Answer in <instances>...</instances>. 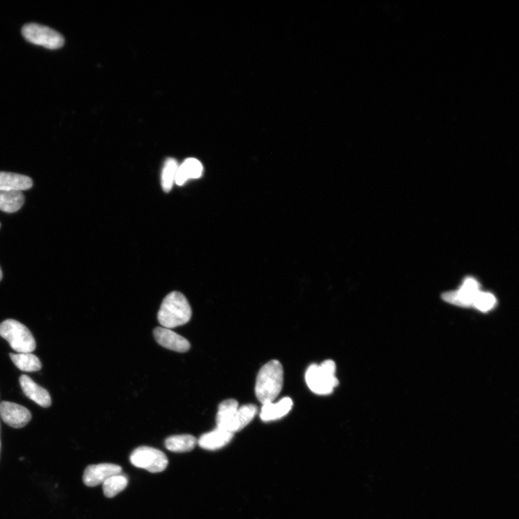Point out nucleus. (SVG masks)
<instances>
[{
    "label": "nucleus",
    "instance_id": "1",
    "mask_svg": "<svg viewBox=\"0 0 519 519\" xmlns=\"http://www.w3.org/2000/svg\"><path fill=\"white\" fill-rule=\"evenodd\" d=\"M192 310L182 293L173 291L163 300L157 314V320L161 327L173 329L188 323Z\"/></svg>",
    "mask_w": 519,
    "mask_h": 519
},
{
    "label": "nucleus",
    "instance_id": "2",
    "mask_svg": "<svg viewBox=\"0 0 519 519\" xmlns=\"http://www.w3.org/2000/svg\"><path fill=\"white\" fill-rule=\"evenodd\" d=\"M284 383V370L277 360L265 364L260 370L256 385L258 400L264 404L273 402L282 392Z\"/></svg>",
    "mask_w": 519,
    "mask_h": 519
},
{
    "label": "nucleus",
    "instance_id": "3",
    "mask_svg": "<svg viewBox=\"0 0 519 519\" xmlns=\"http://www.w3.org/2000/svg\"><path fill=\"white\" fill-rule=\"evenodd\" d=\"M335 372L336 365L332 360H326L320 366L310 365L305 374L308 388L319 395L331 394L339 383L335 377Z\"/></svg>",
    "mask_w": 519,
    "mask_h": 519
},
{
    "label": "nucleus",
    "instance_id": "4",
    "mask_svg": "<svg viewBox=\"0 0 519 519\" xmlns=\"http://www.w3.org/2000/svg\"><path fill=\"white\" fill-rule=\"evenodd\" d=\"M0 336L18 353H31L36 348L31 332L24 324L15 320L8 319L0 323Z\"/></svg>",
    "mask_w": 519,
    "mask_h": 519
},
{
    "label": "nucleus",
    "instance_id": "5",
    "mask_svg": "<svg viewBox=\"0 0 519 519\" xmlns=\"http://www.w3.org/2000/svg\"><path fill=\"white\" fill-rule=\"evenodd\" d=\"M21 32L30 43L49 50L59 49L64 44V38L59 32L36 22L25 24Z\"/></svg>",
    "mask_w": 519,
    "mask_h": 519
},
{
    "label": "nucleus",
    "instance_id": "6",
    "mask_svg": "<svg viewBox=\"0 0 519 519\" xmlns=\"http://www.w3.org/2000/svg\"><path fill=\"white\" fill-rule=\"evenodd\" d=\"M129 460L133 466L152 473L163 472L168 465V460L163 451L146 446L135 448Z\"/></svg>",
    "mask_w": 519,
    "mask_h": 519
},
{
    "label": "nucleus",
    "instance_id": "7",
    "mask_svg": "<svg viewBox=\"0 0 519 519\" xmlns=\"http://www.w3.org/2000/svg\"><path fill=\"white\" fill-rule=\"evenodd\" d=\"M480 291L478 282L475 279L467 278L458 290L444 293L442 299L451 305L468 307L473 306Z\"/></svg>",
    "mask_w": 519,
    "mask_h": 519
},
{
    "label": "nucleus",
    "instance_id": "8",
    "mask_svg": "<svg viewBox=\"0 0 519 519\" xmlns=\"http://www.w3.org/2000/svg\"><path fill=\"white\" fill-rule=\"evenodd\" d=\"M122 472V467L115 464L102 463L89 465L85 469L82 481L87 487H96L103 484L110 477L118 475Z\"/></svg>",
    "mask_w": 519,
    "mask_h": 519
},
{
    "label": "nucleus",
    "instance_id": "9",
    "mask_svg": "<svg viewBox=\"0 0 519 519\" xmlns=\"http://www.w3.org/2000/svg\"><path fill=\"white\" fill-rule=\"evenodd\" d=\"M0 416L7 425L15 428L25 427L32 418L29 410L24 406L7 401L0 403Z\"/></svg>",
    "mask_w": 519,
    "mask_h": 519
},
{
    "label": "nucleus",
    "instance_id": "10",
    "mask_svg": "<svg viewBox=\"0 0 519 519\" xmlns=\"http://www.w3.org/2000/svg\"><path fill=\"white\" fill-rule=\"evenodd\" d=\"M153 334L157 344L167 349L185 353L191 349L189 342L171 329L157 327L154 330Z\"/></svg>",
    "mask_w": 519,
    "mask_h": 519
},
{
    "label": "nucleus",
    "instance_id": "11",
    "mask_svg": "<svg viewBox=\"0 0 519 519\" xmlns=\"http://www.w3.org/2000/svg\"><path fill=\"white\" fill-rule=\"evenodd\" d=\"M19 382L22 392L25 395L41 406L43 408H49L52 404V398L47 390L41 388L27 375H22Z\"/></svg>",
    "mask_w": 519,
    "mask_h": 519
},
{
    "label": "nucleus",
    "instance_id": "12",
    "mask_svg": "<svg viewBox=\"0 0 519 519\" xmlns=\"http://www.w3.org/2000/svg\"><path fill=\"white\" fill-rule=\"evenodd\" d=\"M234 434L217 427L214 430L203 434L198 440V446L204 449L214 451L228 444Z\"/></svg>",
    "mask_w": 519,
    "mask_h": 519
},
{
    "label": "nucleus",
    "instance_id": "13",
    "mask_svg": "<svg viewBox=\"0 0 519 519\" xmlns=\"http://www.w3.org/2000/svg\"><path fill=\"white\" fill-rule=\"evenodd\" d=\"M33 180L27 175L0 172V191H22L31 189Z\"/></svg>",
    "mask_w": 519,
    "mask_h": 519
},
{
    "label": "nucleus",
    "instance_id": "14",
    "mask_svg": "<svg viewBox=\"0 0 519 519\" xmlns=\"http://www.w3.org/2000/svg\"><path fill=\"white\" fill-rule=\"evenodd\" d=\"M293 407V401L289 397H284L277 403L264 404L261 413L263 421L279 420L288 414Z\"/></svg>",
    "mask_w": 519,
    "mask_h": 519
},
{
    "label": "nucleus",
    "instance_id": "15",
    "mask_svg": "<svg viewBox=\"0 0 519 519\" xmlns=\"http://www.w3.org/2000/svg\"><path fill=\"white\" fill-rule=\"evenodd\" d=\"M238 409V402L235 399L226 400L221 402L216 417L217 427L229 432L230 426Z\"/></svg>",
    "mask_w": 519,
    "mask_h": 519
},
{
    "label": "nucleus",
    "instance_id": "16",
    "mask_svg": "<svg viewBox=\"0 0 519 519\" xmlns=\"http://www.w3.org/2000/svg\"><path fill=\"white\" fill-rule=\"evenodd\" d=\"M204 170L202 164L195 158H189L177 168L175 183L178 186L184 185L189 179L199 178Z\"/></svg>",
    "mask_w": 519,
    "mask_h": 519
},
{
    "label": "nucleus",
    "instance_id": "17",
    "mask_svg": "<svg viewBox=\"0 0 519 519\" xmlns=\"http://www.w3.org/2000/svg\"><path fill=\"white\" fill-rule=\"evenodd\" d=\"M25 203V196L22 191H0V210L6 213L19 211Z\"/></svg>",
    "mask_w": 519,
    "mask_h": 519
},
{
    "label": "nucleus",
    "instance_id": "18",
    "mask_svg": "<svg viewBox=\"0 0 519 519\" xmlns=\"http://www.w3.org/2000/svg\"><path fill=\"white\" fill-rule=\"evenodd\" d=\"M196 444L198 440L190 434L172 436L165 441L166 448L175 453H189L194 449Z\"/></svg>",
    "mask_w": 519,
    "mask_h": 519
},
{
    "label": "nucleus",
    "instance_id": "19",
    "mask_svg": "<svg viewBox=\"0 0 519 519\" xmlns=\"http://www.w3.org/2000/svg\"><path fill=\"white\" fill-rule=\"evenodd\" d=\"M258 409L254 404H245L239 408L230 426L229 432L235 434L243 428L254 418Z\"/></svg>",
    "mask_w": 519,
    "mask_h": 519
},
{
    "label": "nucleus",
    "instance_id": "20",
    "mask_svg": "<svg viewBox=\"0 0 519 519\" xmlns=\"http://www.w3.org/2000/svg\"><path fill=\"white\" fill-rule=\"evenodd\" d=\"M10 356L14 365L21 371L34 372L42 367L39 358L31 353H10Z\"/></svg>",
    "mask_w": 519,
    "mask_h": 519
},
{
    "label": "nucleus",
    "instance_id": "21",
    "mask_svg": "<svg viewBox=\"0 0 519 519\" xmlns=\"http://www.w3.org/2000/svg\"><path fill=\"white\" fill-rule=\"evenodd\" d=\"M129 479L125 474L112 476L103 483V494L108 499L114 498L128 485Z\"/></svg>",
    "mask_w": 519,
    "mask_h": 519
},
{
    "label": "nucleus",
    "instance_id": "22",
    "mask_svg": "<svg viewBox=\"0 0 519 519\" xmlns=\"http://www.w3.org/2000/svg\"><path fill=\"white\" fill-rule=\"evenodd\" d=\"M178 167L177 162L173 158H170L165 163L161 183L163 189L166 193L170 192L173 187Z\"/></svg>",
    "mask_w": 519,
    "mask_h": 519
},
{
    "label": "nucleus",
    "instance_id": "23",
    "mask_svg": "<svg viewBox=\"0 0 519 519\" xmlns=\"http://www.w3.org/2000/svg\"><path fill=\"white\" fill-rule=\"evenodd\" d=\"M495 304L496 299L493 295L488 292L480 291L475 301H474L473 307L485 312L491 310L495 306Z\"/></svg>",
    "mask_w": 519,
    "mask_h": 519
},
{
    "label": "nucleus",
    "instance_id": "24",
    "mask_svg": "<svg viewBox=\"0 0 519 519\" xmlns=\"http://www.w3.org/2000/svg\"><path fill=\"white\" fill-rule=\"evenodd\" d=\"M3 279V272L1 268H0V281Z\"/></svg>",
    "mask_w": 519,
    "mask_h": 519
},
{
    "label": "nucleus",
    "instance_id": "25",
    "mask_svg": "<svg viewBox=\"0 0 519 519\" xmlns=\"http://www.w3.org/2000/svg\"><path fill=\"white\" fill-rule=\"evenodd\" d=\"M0 449H1V442H0Z\"/></svg>",
    "mask_w": 519,
    "mask_h": 519
},
{
    "label": "nucleus",
    "instance_id": "26",
    "mask_svg": "<svg viewBox=\"0 0 519 519\" xmlns=\"http://www.w3.org/2000/svg\"><path fill=\"white\" fill-rule=\"evenodd\" d=\"M0 228H1V224H0Z\"/></svg>",
    "mask_w": 519,
    "mask_h": 519
}]
</instances>
